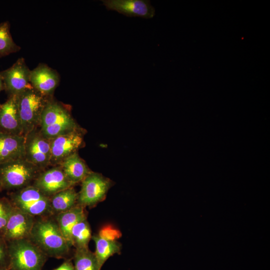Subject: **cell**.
Segmentation results:
<instances>
[{
  "label": "cell",
  "instance_id": "obj_11",
  "mask_svg": "<svg viewBox=\"0 0 270 270\" xmlns=\"http://www.w3.org/2000/svg\"><path fill=\"white\" fill-rule=\"evenodd\" d=\"M32 185L49 198L74 186L67 178L60 166H51L43 170Z\"/></svg>",
  "mask_w": 270,
  "mask_h": 270
},
{
  "label": "cell",
  "instance_id": "obj_21",
  "mask_svg": "<svg viewBox=\"0 0 270 270\" xmlns=\"http://www.w3.org/2000/svg\"><path fill=\"white\" fill-rule=\"evenodd\" d=\"M92 237V230L86 217L78 222L72 230V242L76 248H88Z\"/></svg>",
  "mask_w": 270,
  "mask_h": 270
},
{
  "label": "cell",
  "instance_id": "obj_12",
  "mask_svg": "<svg viewBox=\"0 0 270 270\" xmlns=\"http://www.w3.org/2000/svg\"><path fill=\"white\" fill-rule=\"evenodd\" d=\"M36 218L14 206L5 228L2 236L8 242L28 238Z\"/></svg>",
  "mask_w": 270,
  "mask_h": 270
},
{
  "label": "cell",
  "instance_id": "obj_3",
  "mask_svg": "<svg viewBox=\"0 0 270 270\" xmlns=\"http://www.w3.org/2000/svg\"><path fill=\"white\" fill-rule=\"evenodd\" d=\"M8 270H42L47 256L30 239L8 242Z\"/></svg>",
  "mask_w": 270,
  "mask_h": 270
},
{
  "label": "cell",
  "instance_id": "obj_17",
  "mask_svg": "<svg viewBox=\"0 0 270 270\" xmlns=\"http://www.w3.org/2000/svg\"><path fill=\"white\" fill-rule=\"evenodd\" d=\"M59 166L74 186L81 182L92 172L78 152L66 158Z\"/></svg>",
  "mask_w": 270,
  "mask_h": 270
},
{
  "label": "cell",
  "instance_id": "obj_23",
  "mask_svg": "<svg viewBox=\"0 0 270 270\" xmlns=\"http://www.w3.org/2000/svg\"><path fill=\"white\" fill-rule=\"evenodd\" d=\"M20 49L12 40L9 22L0 23V58L16 52Z\"/></svg>",
  "mask_w": 270,
  "mask_h": 270
},
{
  "label": "cell",
  "instance_id": "obj_20",
  "mask_svg": "<svg viewBox=\"0 0 270 270\" xmlns=\"http://www.w3.org/2000/svg\"><path fill=\"white\" fill-rule=\"evenodd\" d=\"M92 238L96 244V255L100 269L104 262L116 254H119L121 250V245L116 240L106 238L99 234L92 236Z\"/></svg>",
  "mask_w": 270,
  "mask_h": 270
},
{
  "label": "cell",
  "instance_id": "obj_15",
  "mask_svg": "<svg viewBox=\"0 0 270 270\" xmlns=\"http://www.w3.org/2000/svg\"><path fill=\"white\" fill-rule=\"evenodd\" d=\"M60 80L58 72L46 64H40L30 70V80L32 86L46 96H54Z\"/></svg>",
  "mask_w": 270,
  "mask_h": 270
},
{
  "label": "cell",
  "instance_id": "obj_1",
  "mask_svg": "<svg viewBox=\"0 0 270 270\" xmlns=\"http://www.w3.org/2000/svg\"><path fill=\"white\" fill-rule=\"evenodd\" d=\"M50 216H39L36 218L28 238L47 256L63 258L68 254L70 247L56 218Z\"/></svg>",
  "mask_w": 270,
  "mask_h": 270
},
{
  "label": "cell",
  "instance_id": "obj_13",
  "mask_svg": "<svg viewBox=\"0 0 270 270\" xmlns=\"http://www.w3.org/2000/svg\"><path fill=\"white\" fill-rule=\"evenodd\" d=\"M0 133L24 136L18 96H9L4 104H0Z\"/></svg>",
  "mask_w": 270,
  "mask_h": 270
},
{
  "label": "cell",
  "instance_id": "obj_7",
  "mask_svg": "<svg viewBox=\"0 0 270 270\" xmlns=\"http://www.w3.org/2000/svg\"><path fill=\"white\" fill-rule=\"evenodd\" d=\"M51 140L46 138L39 128L24 136V158L38 168L44 170L50 167Z\"/></svg>",
  "mask_w": 270,
  "mask_h": 270
},
{
  "label": "cell",
  "instance_id": "obj_27",
  "mask_svg": "<svg viewBox=\"0 0 270 270\" xmlns=\"http://www.w3.org/2000/svg\"><path fill=\"white\" fill-rule=\"evenodd\" d=\"M52 270H74V266L72 262L67 260L64 262L60 266Z\"/></svg>",
  "mask_w": 270,
  "mask_h": 270
},
{
  "label": "cell",
  "instance_id": "obj_6",
  "mask_svg": "<svg viewBox=\"0 0 270 270\" xmlns=\"http://www.w3.org/2000/svg\"><path fill=\"white\" fill-rule=\"evenodd\" d=\"M8 198L14 208L35 218L53 215L50 198L32 185L10 192Z\"/></svg>",
  "mask_w": 270,
  "mask_h": 270
},
{
  "label": "cell",
  "instance_id": "obj_29",
  "mask_svg": "<svg viewBox=\"0 0 270 270\" xmlns=\"http://www.w3.org/2000/svg\"><path fill=\"white\" fill-rule=\"evenodd\" d=\"M3 190H2V183H1V182H0V192L2 191Z\"/></svg>",
  "mask_w": 270,
  "mask_h": 270
},
{
  "label": "cell",
  "instance_id": "obj_14",
  "mask_svg": "<svg viewBox=\"0 0 270 270\" xmlns=\"http://www.w3.org/2000/svg\"><path fill=\"white\" fill-rule=\"evenodd\" d=\"M108 10H114L128 17L139 16L144 18H152L154 8L148 0H103Z\"/></svg>",
  "mask_w": 270,
  "mask_h": 270
},
{
  "label": "cell",
  "instance_id": "obj_26",
  "mask_svg": "<svg viewBox=\"0 0 270 270\" xmlns=\"http://www.w3.org/2000/svg\"><path fill=\"white\" fill-rule=\"evenodd\" d=\"M98 234L106 238L116 240V238L120 236L119 232L112 228L106 227L102 228Z\"/></svg>",
  "mask_w": 270,
  "mask_h": 270
},
{
  "label": "cell",
  "instance_id": "obj_2",
  "mask_svg": "<svg viewBox=\"0 0 270 270\" xmlns=\"http://www.w3.org/2000/svg\"><path fill=\"white\" fill-rule=\"evenodd\" d=\"M80 127L72 116L71 106L56 100H48L42 114L39 128L46 138L52 139Z\"/></svg>",
  "mask_w": 270,
  "mask_h": 270
},
{
  "label": "cell",
  "instance_id": "obj_19",
  "mask_svg": "<svg viewBox=\"0 0 270 270\" xmlns=\"http://www.w3.org/2000/svg\"><path fill=\"white\" fill-rule=\"evenodd\" d=\"M78 193L74 186L62 190L50 198L52 214L66 212L77 204Z\"/></svg>",
  "mask_w": 270,
  "mask_h": 270
},
{
  "label": "cell",
  "instance_id": "obj_30",
  "mask_svg": "<svg viewBox=\"0 0 270 270\" xmlns=\"http://www.w3.org/2000/svg\"><path fill=\"white\" fill-rule=\"evenodd\" d=\"M0 270H8V269L6 268H0Z\"/></svg>",
  "mask_w": 270,
  "mask_h": 270
},
{
  "label": "cell",
  "instance_id": "obj_18",
  "mask_svg": "<svg viewBox=\"0 0 270 270\" xmlns=\"http://www.w3.org/2000/svg\"><path fill=\"white\" fill-rule=\"evenodd\" d=\"M84 208L76 204L71 209L58 214L56 220L58 226L68 245L72 246L71 232L74 226L79 221L86 218Z\"/></svg>",
  "mask_w": 270,
  "mask_h": 270
},
{
  "label": "cell",
  "instance_id": "obj_22",
  "mask_svg": "<svg viewBox=\"0 0 270 270\" xmlns=\"http://www.w3.org/2000/svg\"><path fill=\"white\" fill-rule=\"evenodd\" d=\"M74 260V270H100L94 252L88 248H76Z\"/></svg>",
  "mask_w": 270,
  "mask_h": 270
},
{
  "label": "cell",
  "instance_id": "obj_4",
  "mask_svg": "<svg viewBox=\"0 0 270 270\" xmlns=\"http://www.w3.org/2000/svg\"><path fill=\"white\" fill-rule=\"evenodd\" d=\"M43 170L24 158L0 165V180L2 190H18L32 185Z\"/></svg>",
  "mask_w": 270,
  "mask_h": 270
},
{
  "label": "cell",
  "instance_id": "obj_28",
  "mask_svg": "<svg viewBox=\"0 0 270 270\" xmlns=\"http://www.w3.org/2000/svg\"><path fill=\"white\" fill-rule=\"evenodd\" d=\"M4 90V84L2 78H0V92Z\"/></svg>",
  "mask_w": 270,
  "mask_h": 270
},
{
  "label": "cell",
  "instance_id": "obj_16",
  "mask_svg": "<svg viewBox=\"0 0 270 270\" xmlns=\"http://www.w3.org/2000/svg\"><path fill=\"white\" fill-rule=\"evenodd\" d=\"M24 158V136L0 133V165Z\"/></svg>",
  "mask_w": 270,
  "mask_h": 270
},
{
  "label": "cell",
  "instance_id": "obj_25",
  "mask_svg": "<svg viewBox=\"0 0 270 270\" xmlns=\"http://www.w3.org/2000/svg\"><path fill=\"white\" fill-rule=\"evenodd\" d=\"M9 264L8 242L0 236V267L8 268Z\"/></svg>",
  "mask_w": 270,
  "mask_h": 270
},
{
  "label": "cell",
  "instance_id": "obj_9",
  "mask_svg": "<svg viewBox=\"0 0 270 270\" xmlns=\"http://www.w3.org/2000/svg\"><path fill=\"white\" fill-rule=\"evenodd\" d=\"M86 130L81 127L51 139L50 166H59L70 155L78 152L84 145Z\"/></svg>",
  "mask_w": 270,
  "mask_h": 270
},
{
  "label": "cell",
  "instance_id": "obj_24",
  "mask_svg": "<svg viewBox=\"0 0 270 270\" xmlns=\"http://www.w3.org/2000/svg\"><path fill=\"white\" fill-rule=\"evenodd\" d=\"M13 208L14 206L8 198H0V236H2Z\"/></svg>",
  "mask_w": 270,
  "mask_h": 270
},
{
  "label": "cell",
  "instance_id": "obj_8",
  "mask_svg": "<svg viewBox=\"0 0 270 270\" xmlns=\"http://www.w3.org/2000/svg\"><path fill=\"white\" fill-rule=\"evenodd\" d=\"M77 204L92 207L102 201L112 186V181L101 174L91 172L81 182Z\"/></svg>",
  "mask_w": 270,
  "mask_h": 270
},
{
  "label": "cell",
  "instance_id": "obj_10",
  "mask_svg": "<svg viewBox=\"0 0 270 270\" xmlns=\"http://www.w3.org/2000/svg\"><path fill=\"white\" fill-rule=\"evenodd\" d=\"M30 70L23 58H18L10 68L0 72L4 90L10 96H18L24 90L32 88L30 83Z\"/></svg>",
  "mask_w": 270,
  "mask_h": 270
},
{
  "label": "cell",
  "instance_id": "obj_5",
  "mask_svg": "<svg viewBox=\"0 0 270 270\" xmlns=\"http://www.w3.org/2000/svg\"><path fill=\"white\" fill-rule=\"evenodd\" d=\"M52 97L42 94L33 88L18 96V108L24 136L39 127L43 110Z\"/></svg>",
  "mask_w": 270,
  "mask_h": 270
}]
</instances>
